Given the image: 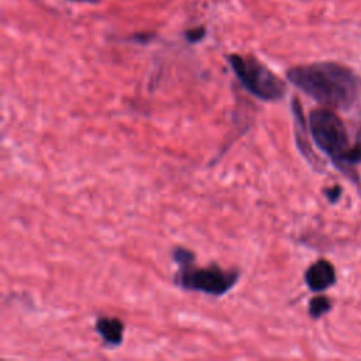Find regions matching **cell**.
<instances>
[{
  "label": "cell",
  "mask_w": 361,
  "mask_h": 361,
  "mask_svg": "<svg viewBox=\"0 0 361 361\" xmlns=\"http://www.w3.org/2000/svg\"><path fill=\"white\" fill-rule=\"evenodd\" d=\"M286 76L303 93L331 109H348L361 92L360 78L347 66L336 62L293 66Z\"/></svg>",
  "instance_id": "cell-1"
},
{
  "label": "cell",
  "mask_w": 361,
  "mask_h": 361,
  "mask_svg": "<svg viewBox=\"0 0 361 361\" xmlns=\"http://www.w3.org/2000/svg\"><path fill=\"white\" fill-rule=\"evenodd\" d=\"M227 61L240 83L252 96L265 102H276L285 96V82L257 58L231 54Z\"/></svg>",
  "instance_id": "cell-2"
},
{
  "label": "cell",
  "mask_w": 361,
  "mask_h": 361,
  "mask_svg": "<svg viewBox=\"0 0 361 361\" xmlns=\"http://www.w3.org/2000/svg\"><path fill=\"white\" fill-rule=\"evenodd\" d=\"M238 278V269H224L216 264L209 267H196L193 259H190L179 264L173 279L175 283L185 290L221 296L237 283Z\"/></svg>",
  "instance_id": "cell-3"
},
{
  "label": "cell",
  "mask_w": 361,
  "mask_h": 361,
  "mask_svg": "<svg viewBox=\"0 0 361 361\" xmlns=\"http://www.w3.org/2000/svg\"><path fill=\"white\" fill-rule=\"evenodd\" d=\"M309 130L316 145L337 162L347 164L348 138L341 118L326 109L313 110L309 116Z\"/></svg>",
  "instance_id": "cell-4"
},
{
  "label": "cell",
  "mask_w": 361,
  "mask_h": 361,
  "mask_svg": "<svg viewBox=\"0 0 361 361\" xmlns=\"http://www.w3.org/2000/svg\"><path fill=\"white\" fill-rule=\"evenodd\" d=\"M305 281L310 290L322 292L336 282V271L329 261L319 259L307 268Z\"/></svg>",
  "instance_id": "cell-5"
},
{
  "label": "cell",
  "mask_w": 361,
  "mask_h": 361,
  "mask_svg": "<svg viewBox=\"0 0 361 361\" xmlns=\"http://www.w3.org/2000/svg\"><path fill=\"white\" fill-rule=\"evenodd\" d=\"M292 116H293V128H295L296 145H298L299 151L312 164H314L317 161L316 159L317 157L314 155V152L310 148V142H309V137H307V130H306V124H305V118H303L302 106L299 104L298 99H292Z\"/></svg>",
  "instance_id": "cell-6"
},
{
  "label": "cell",
  "mask_w": 361,
  "mask_h": 361,
  "mask_svg": "<svg viewBox=\"0 0 361 361\" xmlns=\"http://www.w3.org/2000/svg\"><path fill=\"white\" fill-rule=\"evenodd\" d=\"M94 329L106 345L117 347L123 343L124 324L120 319L102 316L96 320Z\"/></svg>",
  "instance_id": "cell-7"
},
{
  "label": "cell",
  "mask_w": 361,
  "mask_h": 361,
  "mask_svg": "<svg viewBox=\"0 0 361 361\" xmlns=\"http://www.w3.org/2000/svg\"><path fill=\"white\" fill-rule=\"evenodd\" d=\"M330 310V302L326 296H316L309 302V314L314 319Z\"/></svg>",
  "instance_id": "cell-8"
},
{
  "label": "cell",
  "mask_w": 361,
  "mask_h": 361,
  "mask_svg": "<svg viewBox=\"0 0 361 361\" xmlns=\"http://www.w3.org/2000/svg\"><path fill=\"white\" fill-rule=\"evenodd\" d=\"M172 258L173 261L179 265L182 262H186V261H190V259H195V254L188 250V248H183V247H178L172 251Z\"/></svg>",
  "instance_id": "cell-9"
},
{
  "label": "cell",
  "mask_w": 361,
  "mask_h": 361,
  "mask_svg": "<svg viewBox=\"0 0 361 361\" xmlns=\"http://www.w3.org/2000/svg\"><path fill=\"white\" fill-rule=\"evenodd\" d=\"M204 34H206L204 27H197V28H192V30L186 31L185 37H186V39L189 42H197V41H200L204 37Z\"/></svg>",
  "instance_id": "cell-10"
},
{
  "label": "cell",
  "mask_w": 361,
  "mask_h": 361,
  "mask_svg": "<svg viewBox=\"0 0 361 361\" xmlns=\"http://www.w3.org/2000/svg\"><path fill=\"white\" fill-rule=\"evenodd\" d=\"M341 195V189L338 186H334V188H330V189H326V196L330 202H336Z\"/></svg>",
  "instance_id": "cell-11"
},
{
  "label": "cell",
  "mask_w": 361,
  "mask_h": 361,
  "mask_svg": "<svg viewBox=\"0 0 361 361\" xmlns=\"http://www.w3.org/2000/svg\"><path fill=\"white\" fill-rule=\"evenodd\" d=\"M79 1H97V0H79Z\"/></svg>",
  "instance_id": "cell-12"
}]
</instances>
